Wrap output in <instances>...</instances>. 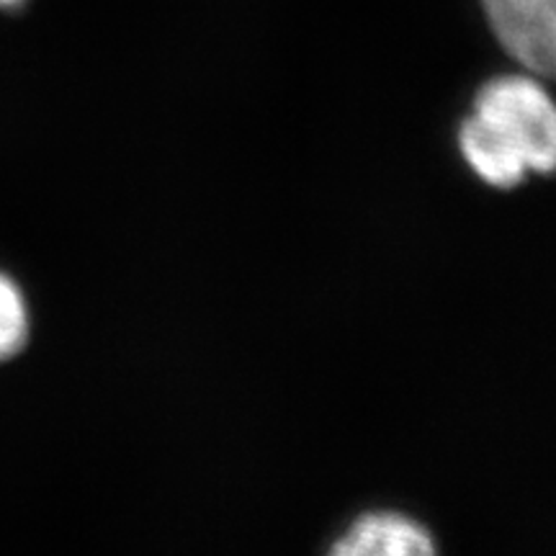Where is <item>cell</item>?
<instances>
[{"mask_svg":"<svg viewBox=\"0 0 556 556\" xmlns=\"http://www.w3.org/2000/svg\"><path fill=\"white\" fill-rule=\"evenodd\" d=\"M486 18L510 58L541 75L554 73L556 0H482Z\"/></svg>","mask_w":556,"mask_h":556,"instance_id":"cell-2","label":"cell"},{"mask_svg":"<svg viewBox=\"0 0 556 556\" xmlns=\"http://www.w3.org/2000/svg\"><path fill=\"white\" fill-rule=\"evenodd\" d=\"M29 336V315L16 283L0 276V361L18 353Z\"/></svg>","mask_w":556,"mask_h":556,"instance_id":"cell-4","label":"cell"},{"mask_svg":"<svg viewBox=\"0 0 556 556\" xmlns=\"http://www.w3.org/2000/svg\"><path fill=\"white\" fill-rule=\"evenodd\" d=\"M16 3H24V0H0V5H16Z\"/></svg>","mask_w":556,"mask_h":556,"instance_id":"cell-5","label":"cell"},{"mask_svg":"<svg viewBox=\"0 0 556 556\" xmlns=\"http://www.w3.org/2000/svg\"><path fill=\"white\" fill-rule=\"evenodd\" d=\"M475 119L518 155L528 170L548 173L556 160V114L541 83L523 75H505L479 90Z\"/></svg>","mask_w":556,"mask_h":556,"instance_id":"cell-1","label":"cell"},{"mask_svg":"<svg viewBox=\"0 0 556 556\" xmlns=\"http://www.w3.org/2000/svg\"><path fill=\"white\" fill-rule=\"evenodd\" d=\"M435 544L428 531H422L415 520L394 516V513H377L361 518L340 544L332 546V554L343 556H422L433 554Z\"/></svg>","mask_w":556,"mask_h":556,"instance_id":"cell-3","label":"cell"}]
</instances>
